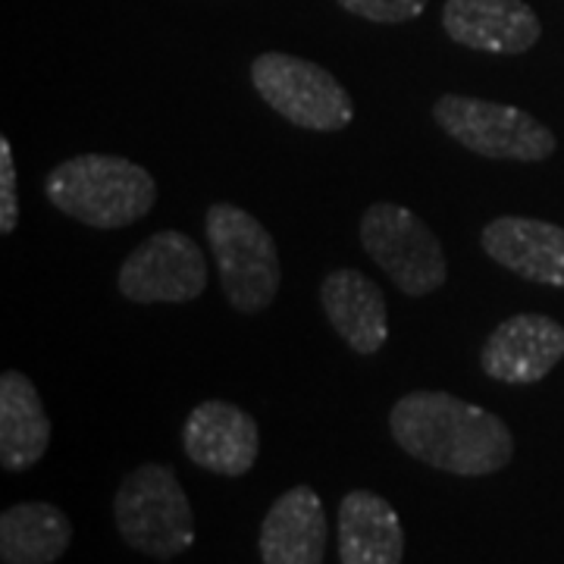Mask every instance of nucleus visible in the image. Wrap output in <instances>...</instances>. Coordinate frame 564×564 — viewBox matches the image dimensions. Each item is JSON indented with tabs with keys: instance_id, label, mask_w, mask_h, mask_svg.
<instances>
[{
	"instance_id": "4",
	"label": "nucleus",
	"mask_w": 564,
	"mask_h": 564,
	"mask_svg": "<svg viewBox=\"0 0 564 564\" xmlns=\"http://www.w3.org/2000/svg\"><path fill=\"white\" fill-rule=\"evenodd\" d=\"M122 543L148 558L173 562L195 543V511L170 464H141L113 496Z\"/></svg>"
},
{
	"instance_id": "11",
	"label": "nucleus",
	"mask_w": 564,
	"mask_h": 564,
	"mask_svg": "<svg viewBox=\"0 0 564 564\" xmlns=\"http://www.w3.org/2000/svg\"><path fill=\"white\" fill-rule=\"evenodd\" d=\"M443 29L455 44L496 57H518L543 39V22L527 0H445Z\"/></svg>"
},
{
	"instance_id": "14",
	"label": "nucleus",
	"mask_w": 564,
	"mask_h": 564,
	"mask_svg": "<svg viewBox=\"0 0 564 564\" xmlns=\"http://www.w3.org/2000/svg\"><path fill=\"white\" fill-rule=\"evenodd\" d=\"M326 511L321 496L311 486H292L282 492L261 524V562L263 564H323L326 555Z\"/></svg>"
},
{
	"instance_id": "15",
	"label": "nucleus",
	"mask_w": 564,
	"mask_h": 564,
	"mask_svg": "<svg viewBox=\"0 0 564 564\" xmlns=\"http://www.w3.org/2000/svg\"><path fill=\"white\" fill-rule=\"evenodd\" d=\"M399 511L370 489H351L339 502V564H402Z\"/></svg>"
},
{
	"instance_id": "8",
	"label": "nucleus",
	"mask_w": 564,
	"mask_h": 564,
	"mask_svg": "<svg viewBox=\"0 0 564 564\" xmlns=\"http://www.w3.org/2000/svg\"><path fill=\"white\" fill-rule=\"evenodd\" d=\"M210 267L202 245L180 229L148 236L117 270V289L132 304H185L207 289Z\"/></svg>"
},
{
	"instance_id": "5",
	"label": "nucleus",
	"mask_w": 564,
	"mask_h": 564,
	"mask_svg": "<svg viewBox=\"0 0 564 564\" xmlns=\"http://www.w3.org/2000/svg\"><path fill=\"white\" fill-rule=\"evenodd\" d=\"M251 85L261 101L304 132H343L355 120V101L321 63L263 51L251 61Z\"/></svg>"
},
{
	"instance_id": "2",
	"label": "nucleus",
	"mask_w": 564,
	"mask_h": 564,
	"mask_svg": "<svg viewBox=\"0 0 564 564\" xmlns=\"http://www.w3.org/2000/svg\"><path fill=\"white\" fill-rule=\"evenodd\" d=\"M44 198L88 229H126L158 204V182L129 158L76 154L44 176Z\"/></svg>"
},
{
	"instance_id": "13",
	"label": "nucleus",
	"mask_w": 564,
	"mask_h": 564,
	"mask_svg": "<svg viewBox=\"0 0 564 564\" xmlns=\"http://www.w3.org/2000/svg\"><path fill=\"white\" fill-rule=\"evenodd\" d=\"M321 304L329 326L355 355L370 358L389 339V304L383 289L361 270H329L321 282Z\"/></svg>"
},
{
	"instance_id": "17",
	"label": "nucleus",
	"mask_w": 564,
	"mask_h": 564,
	"mask_svg": "<svg viewBox=\"0 0 564 564\" xmlns=\"http://www.w3.org/2000/svg\"><path fill=\"white\" fill-rule=\"evenodd\" d=\"M73 543V524L57 505L20 502L0 514V562L54 564Z\"/></svg>"
},
{
	"instance_id": "10",
	"label": "nucleus",
	"mask_w": 564,
	"mask_h": 564,
	"mask_svg": "<svg viewBox=\"0 0 564 564\" xmlns=\"http://www.w3.org/2000/svg\"><path fill=\"white\" fill-rule=\"evenodd\" d=\"M564 358V326L549 314H514L502 321L480 351L489 380L533 386L545 380Z\"/></svg>"
},
{
	"instance_id": "6",
	"label": "nucleus",
	"mask_w": 564,
	"mask_h": 564,
	"mask_svg": "<svg viewBox=\"0 0 564 564\" xmlns=\"http://www.w3.org/2000/svg\"><path fill=\"white\" fill-rule=\"evenodd\" d=\"M433 120L464 151L486 161L543 163L558 148L555 132L545 122L511 104L443 95L433 104Z\"/></svg>"
},
{
	"instance_id": "9",
	"label": "nucleus",
	"mask_w": 564,
	"mask_h": 564,
	"mask_svg": "<svg viewBox=\"0 0 564 564\" xmlns=\"http://www.w3.org/2000/svg\"><path fill=\"white\" fill-rule=\"evenodd\" d=\"M188 462L220 477H245L261 455V426L254 414L223 399H207L182 426Z\"/></svg>"
},
{
	"instance_id": "12",
	"label": "nucleus",
	"mask_w": 564,
	"mask_h": 564,
	"mask_svg": "<svg viewBox=\"0 0 564 564\" xmlns=\"http://www.w3.org/2000/svg\"><path fill=\"white\" fill-rule=\"evenodd\" d=\"M486 258L527 282L564 289V226L533 217H496L480 232Z\"/></svg>"
},
{
	"instance_id": "19",
	"label": "nucleus",
	"mask_w": 564,
	"mask_h": 564,
	"mask_svg": "<svg viewBox=\"0 0 564 564\" xmlns=\"http://www.w3.org/2000/svg\"><path fill=\"white\" fill-rule=\"evenodd\" d=\"M20 226V202H17V163L13 144L0 139V232L10 236Z\"/></svg>"
},
{
	"instance_id": "7",
	"label": "nucleus",
	"mask_w": 564,
	"mask_h": 564,
	"mask_svg": "<svg viewBox=\"0 0 564 564\" xmlns=\"http://www.w3.org/2000/svg\"><path fill=\"white\" fill-rule=\"evenodd\" d=\"M361 245L389 282L411 299H423L448 280V263L436 232L402 204H370L361 217Z\"/></svg>"
},
{
	"instance_id": "3",
	"label": "nucleus",
	"mask_w": 564,
	"mask_h": 564,
	"mask_svg": "<svg viewBox=\"0 0 564 564\" xmlns=\"http://www.w3.org/2000/svg\"><path fill=\"white\" fill-rule=\"evenodd\" d=\"M204 232L226 302L242 314H261L276 302L282 285L280 248L254 214L239 204H210L204 214Z\"/></svg>"
},
{
	"instance_id": "18",
	"label": "nucleus",
	"mask_w": 564,
	"mask_h": 564,
	"mask_svg": "<svg viewBox=\"0 0 564 564\" xmlns=\"http://www.w3.org/2000/svg\"><path fill=\"white\" fill-rule=\"evenodd\" d=\"M345 13L380 25H399L421 17L430 0H336Z\"/></svg>"
},
{
	"instance_id": "1",
	"label": "nucleus",
	"mask_w": 564,
	"mask_h": 564,
	"mask_svg": "<svg viewBox=\"0 0 564 564\" xmlns=\"http://www.w3.org/2000/svg\"><path fill=\"white\" fill-rule=\"evenodd\" d=\"M389 433L404 455L455 477H489L514 458V433L499 414L436 389L392 404Z\"/></svg>"
},
{
	"instance_id": "16",
	"label": "nucleus",
	"mask_w": 564,
	"mask_h": 564,
	"mask_svg": "<svg viewBox=\"0 0 564 564\" xmlns=\"http://www.w3.org/2000/svg\"><path fill=\"white\" fill-rule=\"evenodd\" d=\"M51 445V417L35 383L20 370L0 377V464L10 474L29 470Z\"/></svg>"
}]
</instances>
